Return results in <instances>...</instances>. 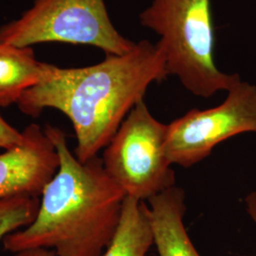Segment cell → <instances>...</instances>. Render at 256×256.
Wrapping results in <instances>:
<instances>
[{
  "mask_svg": "<svg viewBox=\"0 0 256 256\" xmlns=\"http://www.w3.org/2000/svg\"><path fill=\"white\" fill-rule=\"evenodd\" d=\"M167 76L162 52L142 40L128 54L106 55L98 64L66 68L50 64L18 106L34 118L46 108L61 111L74 126V155L86 162L110 144L129 112L144 101L149 86Z\"/></svg>",
  "mask_w": 256,
  "mask_h": 256,
  "instance_id": "obj_1",
  "label": "cell"
},
{
  "mask_svg": "<svg viewBox=\"0 0 256 256\" xmlns=\"http://www.w3.org/2000/svg\"><path fill=\"white\" fill-rule=\"evenodd\" d=\"M60 164L44 189L34 220L3 239L4 248H54L56 256H102L119 226L128 196L95 156L81 162L60 128L48 124Z\"/></svg>",
  "mask_w": 256,
  "mask_h": 256,
  "instance_id": "obj_2",
  "label": "cell"
},
{
  "mask_svg": "<svg viewBox=\"0 0 256 256\" xmlns=\"http://www.w3.org/2000/svg\"><path fill=\"white\" fill-rule=\"evenodd\" d=\"M142 26L160 36L168 75L176 76L196 96L209 98L241 81L214 63V28L210 0H152L140 12Z\"/></svg>",
  "mask_w": 256,
  "mask_h": 256,
  "instance_id": "obj_3",
  "label": "cell"
},
{
  "mask_svg": "<svg viewBox=\"0 0 256 256\" xmlns=\"http://www.w3.org/2000/svg\"><path fill=\"white\" fill-rule=\"evenodd\" d=\"M44 42L96 46L106 55L128 54L136 44L113 26L104 0H34L18 19L0 28V43Z\"/></svg>",
  "mask_w": 256,
  "mask_h": 256,
  "instance_id": "obj_4",
  "label": "cell"
},
{
  "mask_svg": "<svg viewBox=\"0 0 256 256\" xmlns=\"http://www.w3.org/2000/svg\"><path fill=\"white\" fill-rule=\"evenodd\" d=\"M166 136L167 124L156 120L140 101L104 148V168L128 196L144 202L176 186Z\"/></svg>",
  "mask_w": 256,
  "mask_h": 256,
  "instance_id": "obj_5",
  "label": "cell"
},
{
  "mask_svg": "<svg viewBox=\"0 0 256 256\" xmlns=\"http://www.w3.org/2000/svg\"><path fill=\"white\" fill-rule=\"evenodd\" d=\"M246 132L256 133V86L240 81L218 106L191 110L167 124L166 155L172 165L188 168L220 142Z\"/></svg>",
  "mask_w": 256,
  "mask_h": 256,
  "instance_id": "obj_6",
  "label": "cell"
},
{
  "mask_svg": "<svg viewBox=\"0 0 256 256\" xmlns=\"http://www.w3.org/2000/svg\"><path fill=\"white\" fill-rule=\"evenodd\" d=\"M22 140L0 153V200L41 196L58 171L60 160L46 129L32 124Z\"/></svg>",
  "mask_w": 256,
  "mask_h": 256,
  "instance_id": "obj_7",
  "label": "cell"
},
{
  "mask_svg": "<svg viewBox=\"0 0 256 256\" xmlns=\"http://www.w3.org/2000/svg\"><path fill=\"white\" fill-rule=\"evenodd\" d=\"M147 214L158 256H200L184 227L185 192L171 187L148 200Z\"/></svg>",
  "mask_w": 256,
  "mask_h": 256,
  "instance_id": "obj_8",
  "label": "cell"
},
{
  "mask_svg": "<svg viewBox=\"0 0 256 256\" xmlns=\"http://www.w3.org/2000/svg\"><path fill=\"white\" fill-rule=\"evenodd\" d=\"M50 68L39 62L30 46L0 43V108L18 104L25 92L36 86Z\"/></svg>",
  "mask_w": 256,
  "mask_h": 256,
  "instance_id": "obj_9",
  "label": "cell"
},
{
  "mask_svg": "<svg viewBox=\"0 0 256 256\" xmlns=\"http://www.w3.org/2000/svg\"><path fill=\"white\" fill-rule=\"evenodd\" d=\"M153 244L147 205L126 196L119 226L102 256H146Z\"/></svg>",
  "mask_w": 256,
  "mask_h": 256,
  "instance_id": "obj_10",
  "label": "cell"
},
{
  "mask_svg": "<svg viewBox=\"0 0 256 256\" xmlns=\"http://www.w3.org/2000/svg\"><path fill=\"white\" fill-rule=\"evenodd\" d=\"M39 202V198L28 196L0 200V241L34 220Z\"/></svg>",
  "mask_w": 256,
  "mask_h": 256,
  "instance_id": "obj_11",
  "label": "cell"
},
{
  "mask_svg": "<svg viewBox=\"0 0 256 256\" xmlns=\"http://www.w3.org/2000/svg\"><path fill=\"white\" fill-rule=\"evenodd\" d=\"M22 131L14 128L0 114V148L8 149L22 140Z\"/></svg>",
  "mask_w": 256,
  "mask_h": 256,
  "instance_id": "obj_12",
  "label": "cell"
},
{
  "mask_svg": "<svg viewBox=\"0 0 256 256\" xmlns=\"http://www.w3.org/2000/svg\"><path fill=\"white\" fill-rule=\"evenodd\" d=\"M14 256H56L54 250L44 248H28L22 250L18 252H14Z\"/></svg>",
  "mask_w": 256,
  "mask_h": 256,
  "instance_id": "obj_13",
  "label": "cell"
},
{
  "mask_svg": "<svg viewBox=\"0 0 256 256\" xmlns=\"http://www.w3.org/2000/svg\"><path fill=\"white\" fill-rule=\"evenodd\" d=\"M248 214L256 225V191L250 192L245 198Z\"/></svg>",
  "mask_w": 256,
  "mask_h": 256,
  "instance_id": "obj_14",
  "label": "cell"
}]
</instances>
